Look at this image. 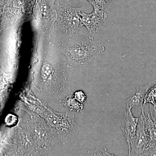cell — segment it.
Segmentation results:
<instances>
[{
    "mask_svg": "<svg viewBox=\"0 0 156 156\" xmlns=\"http://www.w3.org/2000/svg\"><path fill=\"white\" fill-rule=\"evenodd\" d=\"M105 49L103 46L95 43L92 37L87 35L71 37L60 47L71 65L76 67L93 64Z\"/></svg>",
    "mask_w": 156,
    "mask_h": 156,
    "instance_id": "6da1fadb",
    "label": "cell"
},
{
    "mask_svg": "<svg viewBox=\"0 0 156 156\" xmlns=\"http://www.w3.org/2000/svg\"><path fill=\"white\" fill-rule=\"evenodd\" d=\"M57 21L59 28L66 34H72L81 30L84 25L80 13L82 8H73L68 5H61L56 2Z\"/></svg>",
    "mask_w": 156,
    "mask_h": 156,
    "instance_id": "7a4b0ae2",
    "label": "cell"
},
{
    "mask_svg": "<svg viewBox=\"0 0 156 156\" xmlns=\"http://www.w3.org/2000/svg\"><path fill=\"white\" fill-rule=\"evenodd\" d=\"M48 120L57 133L62 141L66 143L77 134L80 127L74 117L67 114H53L49 115Z\"/></svg>",
    "mask_w": 156,
    "mask_h": 156,
    "instance_id": "3957f363",
    "label": "cell"
},
{
    "mask_svg": "<svg viewBox=\"0 0 156 156\" xmlns=\"http://www.w3.org/2000/svg\"><path fill=\"white\" fill-rule=\"evenodd\" d=\"M148 138L145 129V115L143 112L138 119L136 134L128 146L129 156H142L146 149Z\"/></svg>",
    "mask_w": 156,
    "mask_h": 156,
    "instance_id": "277c9868",
    "label": "cell"
},
{
    "mask_svg": "<svg viewBox=\"0 0 156 156\" xmlns=\"http://www.w3.org/2000/svg\"><path fill=\"white\" fill-rule=\"evenodd\" d=\"M141 106V111L145 115V129L148 138L147 146L142 156H156V124L150 116L149 106L146 104Z\"/></svg>",
    "mask_w": 156,
    "mask_h": 156,
    "instance_id": "5b68a950",
    "label": "cell"
},
{
    "mask_svg": "<svg viewBox=\"0 0 156 156\" xmlns=\"http://www.w3.org/2000/svg\"><path fill=\"white\" fill-rule=\"evenodd\" d=\"M80 15L83 24L91 34L99 31L103 23L108 17L107 14L104 11L95 10L91 14H87L82 10Z\"/></svg>",
    "mask_w": 156,
    "mask_h": 156,
    "instance_id": "8992f818",
    "label": "cell"
},
{
    "mask_svg": "<svg viewBox=\"0 0 156 156\" xmlns=\"http://www.w3.org/2000/svg\"><path fill=\"white\" fill-rule=\"evenodd\" d=\"M132 108L126 106L122 122V129L128 147L136 134L139 118L134 117L131 112Z\"/></svg>",
    "mask_w": 156,
    "mask_h": 156,
    "instance_id": "52a82bcc",
    "label": "cell"
},
{
    "mask_svg": "<svg viewBox=\"0 0 156 156\" xmlns=\"http://www.w3.org/2000/svg\"><path fill=\"white\" fill-rule=\"evenodd\" d=\"M40 79L42 84L46 88L57 89L59 83L56 70L53 66L48 62L42 65L40 72Z\"/></svg>",
    "mask_w": 156,
    "mask_h": 156,
    "instance_id": "ba28073f",
    "label": "cell"
},
{
    "mask_svg": "<svg viewBox=\"0 0 156 156\" xmlns=\"http://www.w3.org/2000/svg\"><path fill=\"white\" fill-rule=\"evenodd\" d=\"M156 84V80L143 86L136 87L132 95L125 101L126 106L131 108H137L144 104L147 93L151 87Z\"/></svg>",
    "mask_w": 156,
    "mask_h": 156,
    "instance_id": "9c48e42d",
    "label": "cell"
},
{
    "mask_svg": "<svg viewBox=\"0 0 156 156\" xmlns=\"http://www.w3.org/2000/svg\"><path fill=\"white\" fill-rule=\"evenodd\" d=\"M62 104L66 108L71 111L80 112L84 109L83 104L76 100L73 95L67 96L62 101Z\"/></svg>",
    "mask_w": 156,
    "mask_h": 156,
    "instance_id": "30bf717a",
    "label": "cell"
},
{
    "mask_svg": "<svg viewBox=\"0 0 156 156\" xmlns=\"http://www.w3.org/2000/svg\"><path fill=\"white\" fill-rule=\"evenodd\" d=\"M95 11H104L112 0H87Z\"/></svg>",
    "mask_w": 156,
    "mask_h": 156,
    "instance_id": "8fae6325",
    "label": "cell"
},
{
    "mask_svg": "<svg viewBox=\"0 0 156 156\" xmlns=\"http://www.w3.org/2000/svg\"><path fill=\"white\" fill-rule=\"evenodd\" d=\"M147 103L156 105V84L151 87L146 95L144 104Z\"/></svg>",
    "mask_w": 156,
    "mask_h": 156,
    "instance_id": "7c38bea8",
    "label": "cell"
},
{
    "mask_svg": "<svg viewBox=\"0 0 156 156\" xmlns=\"http://www.w3.org/2000/svg\"><path fill=\"white\" fill-rule=\"evenodd\" d=\"M74 98L80 102V103L83 104L87 100V96L83 91L82 90H77L74 92L73 95Z\"/></svg>",
    "mask_w": 156,
    "mask_h": 156,
    "instance_id": "4fadbf2b",
    "label": "cell"
},
{
    "mask_svg": "<svg viewBox=\"0 0 156 156\" xmlns=\"http://www.w3.org/2000/svg\"><path fill=\"white\" fill-rule=\"evenodd\" d=\"M149 113L151 119L156 124V105L149 104Z\"/></svg>",
    "mask_w": 156,
    "mask_h": 156,
    "instance_id": "5bb4252c",
    "label": "cell"
},
{
    "mask_svg": "<svg viewBox=\"0 0 156 156\" xmlns=\"http://www.w3.org/2000/svg\"><path fill=\"white\" fill-rule=\"evenodd\" d=\"M100 149V150L97 151V153L96 154L97 155H111V154L108 153L106 151H105V149H103V151L101 150V148Z\"/></svg>",
    "mask_w": 156,
    "mask_h": 156,
    "instance_id": "9a60e30c",
    "label": "cell"
}]
</instances>
